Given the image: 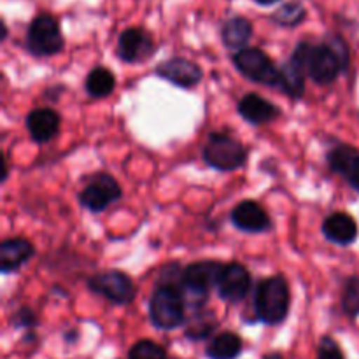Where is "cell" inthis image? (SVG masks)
<instances>
[{
	"label": "cell",
	"mask_w": 359,
	"mask_h": 359,
	"mask_svg": "<svg viewBox=\"0 0 359 359\" xmlns=\"http://www.w3.org/2000/svg\"><path fill=\"white\" fill-rule=\"evenodd\" d=\"M290 60L302 67L305 76L311 77L314 83L332 84L349 65V51L340 37L325 44L300 42Z\"/></svg>",
	"instance_id": "cell-1"
},
{
	"label": "cell",
	"mask_w": 359,
	"mask_h": 359,
	"mask_svg": "<svg viewBox=\"0 0 359 359\" xmlns=\"http://www.w3.org/2000/svg\"><path fill=\"white\" fill-rule=\"evenodd\" d=\"M291 304L290 284L284 276H272L262 280L256 290L255 311L259 321L266 325H280L287 318Z\"/></svg>",
	"instance_id": "cell-2"
},
{
	"label": "cell",
	"mask_w": 359,
	"mask_h": 359,
	"mask_svg": "<svg viewBox=\"0 0 359 359\" xmlns=\"http://www.w3.org/2000/svg\"><path fill=\"white\" fill-rule=\"evenodd\" d=\"M186 298L181 284L160 283L149 300V318L160 330H175L184 323Z\"/></svg>",
	"instance_id": "cell-3"
},
{
	"label": "cell",
	"mask_w": 359,
	"mask_h": 359,
	"mask_svg": "<svg viewBox=\"0 0 359 359\" xmlns=\"http://www.w3.org/2000/svg\"><path fill=\"white\" fill-rule=\"evenodd\" d=\"M203 160L216 170L231 172L244 167L248 161V151L242 146V142H238L231 135L216 132L210 133L203 146Z\"/></svg>",
	"instance_id": "cell-4"
},
{
	"label": "cell",
	"mask_w": 359,
	"mask_h": 359,
	"mask_svg": "<svg viewBox=\"0 0 359 359\" xmlns=\"http://www.w3.org/2000/svg\"><path fill=\"white\" fill-rule=\"evenodd\" d=\"M27 48L34 56H53L63 49L62 28L51 14L34 18L27 32Z\"/></svg>",
	"instance_id": "cell-5"
},
{
	"label": "cell",
	"mask_w": 359,
	"mask_h": 359,
	"mask_svg": "<svg viewBox=\"0 0 359 359\" xmlns=\"http://www.w3.org/2000/svg\"><path fill=\"white\" fill-rule=\"evenodd\" d=\"M233 63L242 76L266 86H279L280 69L258 48H245L233 55Z\"/></svg>",
	"instance_id": "cell-6"
},
{
	"label": "cell",
	"mask_w": 359,
	"mask_h": 359,
	"mask_svg": "<svg viewBox=\"0 0 359 359\" xmlns=\"http://www.w3.org/2000/svg\"><path fill=\"white\" fill-rule=\"evenodd\" d=\"M224 265L219 262H196L191 265L186 266L182 270V294L193 298H202L207 300V294L212 290L214 286H217V280H219L221 272H223ZM195 304V300H193Z\"/></svg>",
	"instance_id": "cell-7"
},
{
	"label": "cell",
	"mask_w": 359,
	"mask_h": 359,
	"mask_svg": "<svg viewBox=\"0 0 359 359\" xmlns=\"http://www.w3.org/2000/svg\"><path fill=\"white\" fill-rule=\"evenodd\" d=\"M88 287L116 305L132 304L137 294L133 280L119 270H107V272L97 273L88 280Z\"/></svg>",
	"instance_id": "cell-8"
},
{
	"label": "cell",
	"mask_w": 359,
	"mask_h": 359,
	"mask_svg": "<svg viewBox=\"0 0 359 359\" xmlns=\"http://www.w3.org/2000/svg\"><path fill=\"white\" fill-rule=\"evenodd\" d=\"M119 198H121V186L109 174L95 175L90 184L79 193L81 205L91 212H102Z\"/></svg>",
	"instance_id": "cell-9"
},
{
	"label": "cell",
	"mask_w": 359,
	"mask_h": 359,
	"mask_svg": "<svg viewBox=\"0 0 359 359\" xmlns=\"http://www.w3.org/2000/svg\"><path fill=\"white\" fill-rule=\"evenodd\" d=\"M156 74L161 79L179 88L196 86L203 77V70L200 69V65L188 58H181V56H174V58L161 62L156 67Z\"/></svg>",
	"instance_id": "cell-10"
},
{
	"label": "cell",
	"mask_w": 359,
	"mask_h": 359,
	"mask_svg": "<svg viewBox=\"0 0 359 359\" xmlns=\"http://www.w3.org/2000/svg\"><path fill=\"white\" fill-rule=\"evenodd\" d=\"M249 290H251V273L241 263H228L224 265L223 272H221L219 280H217V291L223 300L241 302L248 297Z\"/></svg>",
	"instance_id": "cell-11"
},
{
	"label": "cell",
	"mask_w": 359,
	"mask_h": 359,
	"mask_svg": "<svg viewBox=\"0 0 359 359\" xmlns=\"http://www.w3.org/2000/svg\"><path fill=\"white\" fill-rule=\"evenodd\" d=\"M154 51V42L151 35L142 28H126L118 39V55L123 62L137 63L149 58Z\"/></svg>",
	"instance_id": "cell-12"
},
{
	"label": "cell",
	"mask_w": 359,
	"mask_h": 359,
	"mask_svg": "<svg viewBox=\"0 0 359 359\" xmlns=\"http://www.w3.org/2000/svg\"><path fill=\"white\" fill-rule=\"evenodd\" d=\"M231 223L245 233H263L270 228V217L258 202L244 200L231 210Z\"/></svg>",
	"instance_id": "cell-13"
},
{
	"label": "cell",
	"mask_w": 359,
	"mask_h": 359,
	"mask_svg": "<svg viewBox=\"0 0 359 359\" xmlns=\"http://www.w3.org/2000/svg\"><path fill=\"white\" fill-rule=\"evenodd\" d=\"M237 111L251 125L259 126L276 121L280 116V109L270 100H265L258 93H248L238 100Z\"/></svg>",
	"instance_id": "cell-14"
},
{
	"label": "cell",
	"mask_w": 359,
	"mask_h": 359,
	"mask_svg": "<svg viewBox=\"0 0 359 359\" xmlns=\"http://www.w3.org/2000/svg\"><path fill=\"white\" fill-rule=\"evenodd\" d=\"M328 163L333 172L342 175L359 193V151L356 147L346 144L333 147L328 153Z\"/></svg>",
	"instance_id": "cell-15"
},
{
	"label": "cell",
	"mask_w": 359,
	"mask_h": 359,
	"mask_svg": "<svg viewBox=\"0 0 359 359\" xmlns=\"http://www.w3.org/2000/svg\"><path fill=\"white\" fill-rule=\"evenodd\" d=\"M60 114L49 107L34 109L27 116V130L35 142H49L60 132Z\"/></svg>",
	"instance_id": "cell-16"
},
{
	"label": "cell",
	"mask_w": 359,
	"mask_h": 359,
	"mask_svg": "<svg viewBox=\"0 0 359 359\" xmlns=\"http://www.w3.org/2000/svg\"><path fill=\"white\" fill-rule=\"evenodd\" d=\"M35 249L27 238H7L0 244V270L11 273L20 270L34 256Z\"/></svg>",
	"instance_id": "cell-17"
},
{
	"label": "cell",
	"mask_w": 359,
	"mask_h": 359,
	"mask_svg": "<svg viewBox=\"0 0 359 359\" xmlns=\"http://www.w3.org/2000/svg\"><path fill=\"white\" fill-rule=\"evenodd\" d=\"M323 235L337 245H351L358 238V224L349 214L335 212L323 223Z\"/></svg>",
	"instance_id": "cell-18"
},
{
	"label": "cell",
	"mask_w": 359,
	"mask_h": 359,
	"mask_svg": "<svg viewBox=\"0 0 359 359\" xmlns=\"http://www.w3.org/2000/svg\"><path fill=\"white\" fill-rule=\"evenodd\" d=\"M252 37V25L249 23L245 18L235 16L224 21L223 28H221V39L223 44L230 49H245L249 39Z\"/></svg>",
	"instance_id": "cell-19"
},
{
	"label": "cell",
	"mask_w": 359,
	"mask_h": 359,
	"mask_svg": "<svg viewBox=\"0 0 359 359\" xmlns=\"http://www.w3.org/2000/svg\"><path fill=\"white\" fill-rule=\"evenodd\" d=\"M242 353V340L237 333L224 332L214 337L207 347L210 359H237Z\"/></svg>",
	"instance_id": "cell-20"
},
{
	"label": "cell",
	"mask_w": 359,
	"mask_h": 359,
	"mask_svg": "<svg viewBox=\"0 0 359 359\" xmlns=\"http://www.w3.org/2000/svg\"><path fill=\"white\" fill-rule=\"evenodd\" d=\"M279 88L291 98H300L305 93V72L293 60L280 67Z\"/></svg>",
	"instance_id": "cell-21"
},
{
	"label": "cell",
	"mask_w": 359,
	"mask_h": 359,
	"mask_svg": "<svg viewBox=\"0 0 359 359\" xmlns=\"http://www.w3.org/2000/svg\"><path fill=\"white\" fill-rule=\"evenodd\" d=\"M116 88V77L105 67H95L86 77V91L93 98H104Z\"/></svg>",
	"instance_id": "cell-22"
},
{
	"label": "cell",
	"mask_w": 359,
	"mask_h": 359,
	"mask_svg": "<svg viewBox=\"0 0 359 359\" xmlns=\"http://www.w3.org/2000/svg\"><path fill=\"white\" fill-rule=\"evenodd\" d=\"M305 14L307 13H305L302 4L290 2L280 6L279 9L273 13L272 20L276 21L277 25H280V27H297V25H300L302 21L305 20Z\"/></svg>",
	"instance_id": "cell-23"
},
{
	"label": "cell",
	"mask_w": 359,
	"mask_h": 359,
	"mask_svg": "<svg viewBox=\"0 0 359 359\" xmlns=\"http://www.w3.org/2000/svg\"><path fill=\"white\" fill-rule=\"evenodd\" d=\"M216 325L217 323L214 321L212 314H198L188 323V326H186V335H188V339L193 340L205 339L216 328Z\"/></svg>",
	"instance_id": "cell-24"
},
{
	"label": "cell",
	"mask_w": 359,
	"mask_h": 359,
	"mask_svg": "<svg viewBox=\"0 0 359 359\" xmlns=\"http://www.w3.org/2000/svg\"><path fill=\"white\" fill-rule=\"evenodd\" d=\"M128 359H168L160 344L153 340H140L130 349Z\"/></svg>",
	"instance_id": "cell-25"
},
{
	"label": "cell",
	"mask_w": 359,
	"mask_h": 359,
	"mask_svg": "<svg viewBox=\"0 0 359 359\" xmlns=\"http://www.w3.org/2000/svg\"><path fill=\"white\" fill-rule=\"evenodd\" d=\"M344 311L349 316L359 314V277H351L346 284L342 297Z\"/></svg>",
	"instance_id": "cell-26"
},
{
	"label": "cell",
	"mask_w": 359,
	"mask_h": 359,
	"mask_svg": "<svg viewBox=\"0 0 359 359\" xmlns=\"http://www.w3.org/2000/svg\"><path fill=\"white\" fill-rule=\"evenodd\" d=\"M318 359H346V358H344L339 344H337L333 339H330V337H325V339L321 340V344H319Z\"/></svg>",
	"instance_id": "cell-27"
},
{
	"label": "cell",
	"mask_w": 359,
	"mask_h": 359,
	"mask_svg": "<svg viewBox=\"0 0 359 359\" xmlns=\"http://www.w3.org/2000/svg\"><path fill=\"white\" fill-rule=\"evenodd\" d=\"M13 323L18 328H21V326H23V328H28V326H34L35 323H37V318H35V314L30 309L23 307L16 312V316L13 318Z\"/></svg>",
	"instance_id": "cell-28"
},
{
	"label": "cell",
	"mask_w": 359,
	"mask_h": 359,
	"mask_svg": "<svg viewBox=\"0 0 359 359\" xmlns=\"http://www.w3.org/2000/svg\"><path fill=\"white\" fill-rule=\"evenodd\" d=\"M256 2H258L259 6H273V4L280 2V0H256Z\"/></svg>",
	"instance_id": "cell-29"
},
{
	"label": "cell",
	"mask_w": 359,
	"mask_h": 359,
	"mask_svg": "<svg viewBox=\"0 0 359 359\" xmlns=\"http://www.w3.org/2000/svg\"><path fill=\"white\" fill-rule=\"evenodd\" d=\"M263 359H284L283 356H280V354H277V353H273V354H269V356H265Z\"/></svg>",
	"instance_id": "cell-30"
}]
</instances>
